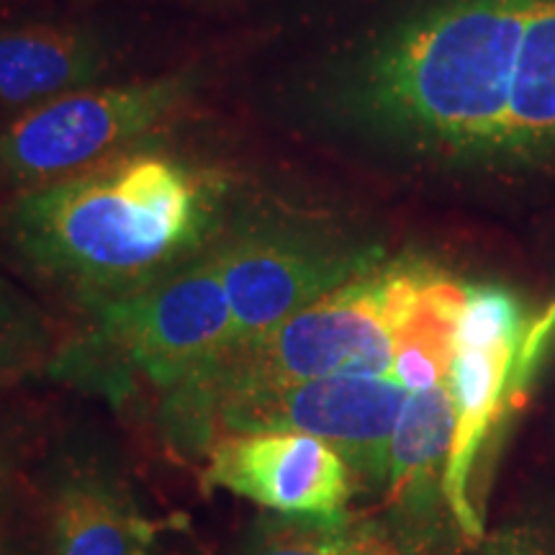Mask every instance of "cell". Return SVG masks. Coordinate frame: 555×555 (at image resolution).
<instances>
[{"label": "cell", "instance_id": "cell-1", "mask_svg": "<svg viewBox=\"0 0 555 555\" xmlns=\"http://www.w3.org/2000/svg\"><path fill=\"white\" fill-rule=\"evenodd\" d=\"M227 183L165 152H119L21 189L0 232L34 273L82 304L134 294L185 268L224 232Z\"/></svg>", "mask_w": 555, "mask_h": 555}, {"label": "cell", "instance_id": "cell-2", "mask_svg": "<svg viewBox=\"0 0 555 555\" xmlns=\"http://www.w3.org/2000/svg\"><path fill=\"white\" fill-rule=\"evenodd\" d=\"M538 0H440L365 54L347 80L358 121L442 159L504 155L519 44Z\"/></svg>", "mask_w": 555, "mask_h": 555}, {"label": "cell", "instance_id": "cell-3", "mask_svg": "<svg viewBox=\"0 0 555 555\" xmlns=\"http://www.w3.org/2000/svg\"><path fill=\"white\" fill-rule=\"evenodd\" d=\"M429 260L401 255L193 365L159 393L157 422L178 453H206L221 401L330 376H391L393 330Z\"/></svg>", "mask_w": 555, "mask_h": 555}, {"label": "cell", "instance_id": "cell-4", "mask_svg": "<svg viewBox=\"0 0 555 555\" xmlns=\"http://www.w3.org/2000/svg\"><path fill=\"white\" fill-rule=\"evenodd\" d=\"M86 307L93 317L86 337L65 347L52 371L114 401L139 386L159 397L234 337L214 245L147 288Z\"/></svg>", "mask_w": 555, "mask_h": 555}, {"label": "cell", "instance_id": "cell-5", "mask_svg": "<svg viewBox=\"0 0 555 555\" xmlns=\"http://www.w3.org/2000/svg\"><path fill=\"white\" fill-rule=\"evenodd\" d=\"M553 337L555 304L543 314L530 317L512 288L468 283L446 384L455 412L446 496L468 545H481L486 538L483 515L474 499L478 457L530 388Z\"/></svg>", "mask_w": 555, "mask_h": 555}, {"label": "cell", "instance_id": "cell-6", "mask_svg": "<svg viewBox=\"0 0 555 555\" xmlns=\"http://www.w3.org/2000/svg\"><path fill=\"white\" fill-rule=\"evenodd\" d=\"M214 253L232 309V343L262 335L386 260L378 242L286 214L224 229Z\"/></svg>", "mask_w": 555, "mask_h": 555}, {"label": "cell", "instance_id": "cell-7", "mask_svg": "<svg viewBox=\"0 0 555 555\" xmlns=\"http://www.w3.org/2000/svg\"><path fill=\"white\" fill-rule=\"evenodd\" d=\"M196 75L90 86L21 111L0 129V172L21 189L80 172L163 127L189 101Z\"/></svg>", "mask_w": 555, "mask_h": 555}, {"label": "cell", "instance_id": "cell-8", "mask_svg": "<svg viewBox=\"0 0 555 555\" xmlns=\"http://www.w3.org/2000/svg\"><path fill=\"white\" fill-rule=\"evenodd\" d=\"M409 391L393 376H330L221 401L208 425L217 437L304 433L350 463L363 489L384 491L388 455Z\"/></svg>", "mask_w": 555, "mask_h": 555}, {"label": "cell", "instance_id": "cell-9", "mask_svg": "<svg viewBox=\"0 0 555 555\" xmlns=\"http://www.w3.org/2000/svg\"><path fill=\"white\" fill-rule=\"evenodd\" d=\"M206 489L286 517H345L360 489L350 463L319 437L304 433H245L217 437L206 448Z\"/></svg>", "mask_w": 555, "mask_h": 555}, {"label": "cell", "instance_id": "cell-10", "mask_svg": "<svg viewBox=\"0 0 555 555\" xmlns=\"http://www.w3.org/2000/svg\"><path fill=\"white\" fill-rule=\"evenodd\" d=\"M453 427V401L442 384L409 393L391 440L384 519L420 555H446L461 535L446 496Z\"/></svg>", "mask_w": 555, "mask_h": 555}, {"label": "cell", "instance_id": "cell-11", "mask_svg": "<svg viewBox=\"0 0 555 555\" xmlns=\"http://www.w3.org/2000/svg\"><path fill=\"white\" fill-rule=\"evenodd\" d=\"M157 527L106 463L69 461L50 491V555H157Z\"/></svg>", "mask_w": 555, "mask_h": 555}, {"label": "cell", "instance_id": "cell-12", "mask_svg": "<svg viewBox=\"0 0 555 555\" xmlns=\"http://www.w3.org/2000/svg\"><path fill=\"white\" fill-rule=\"evenodd\" d=\"M108 52L93 31L31 24L0 31V106L34 108L95 86Z\"/></svg>", "mask_w": 555, "mask_h": 555}, {"label": "cell", "instance_id": "cell-13", "mask_svg": "<svg viewBox=\"0 0 555 555\" xmlns=\"http://www.w3.org/2000/svg\"><path fill=\"white\" fill-rule=\"evenodd\" d=\"M466 288L468 283L429 262L412 304L393 330L391 376L409 393L448 384Z\"/></svg>", "mask_w": 555, "mask_h": 555}, {"label": "cell", "instance_id": "cell-14", "mask_svg": "<svg viewBox=\"0 0 555 555\" xmlns=\"http://www.w3.org/2000/svg\"><path fill=\"white\" fill-rule=\"evenodd\" d=\"M555 152V0H538L519 44L506 116L504 155Z\"/></svg>", "mask_w": 555, "mask_h": 555}, {"label": "cell", "instance_id": "cell-15", "mask_svg": "<svg viewBox=\"0 0 555 555\" xmlns=\"http://www.w3.org/2000/svg\"><path fill=\"white\" fill-rule=\"evenodd\" d=\"M345 517H286L262 515L249 527L240 555H347Z\"/></svg>", "mask_w": 555, "mask_h": 555}, {"label": "cell", "instance_id": "cell-16", "mask_svg": "<svg viewBox=\"0 0 555 555\" xmlns=\"http://www.w3.org/2000/svg\"><path fill=\"white\" fill-rule=\"evenodd\" d=\"M44 343L39 309L0 273V356H37Z\"/></svg>", "mask_w": 555, "mask_h": 555}, {"label": "cell", "instance_id": "cell-17", "mask_svg": "<svg viewBox=\"0 0 555 555\" xmlns=\"http://www.w3.org/2000/svg\"><path fill=\"white\" fill-rule=\"evenodd\" d=\"M347 555H420L401 540L386 519H356L347 525Z\"/></svg>", "mask_w": 555, "mask_h": 555}, {"label": "cell", "instance_id": "cell-18", "mask_svg": "<svg viewBox=\"0 0 555 555\" xmlns=\"http://www.w3.org/2000/svg\"><path fill=\"white\" fill-rule=\"evenodd\" d=\"M478 555H553L547 545L540 540L532 527L506 525L494 535L483 538L481 553Z\"/></svg>", "mask_w": 555, "mask_h": 555}, {"label": "cell", "instance_id": "cell-19", "mask_svg": "<svg viewBox=\"0 0 555 555\" xmlns=\"http://www.w3.org/2000/svg\"><path fill=\"white\" fill-rule=\"evenodd\" d=\"M31 356H0V391L9 388L31 365Z\"/></svg>", "mask_w": 555, "mask_h": 555}, {"label": "cell", "instance_id": "cell-20", "mask_svg": "<svg viewBox=\"0 0 555 555\" xmlns=\"http://www.w3.org/2000/svg\"><path fill=\"white\" fill-rule=\"evenodd\" d=\"M5 183V180H3V172H0V185H3Z\"/></svg>", "mask_w": 555, "mask_h": 555}]
</instances>
